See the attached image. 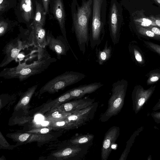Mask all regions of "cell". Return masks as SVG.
<instances>
[{"label": "cell", "mask_w": 160, "mask_h": 160, "mask_svg": "<svg viewBox=\"0 0 160 160\" xmlns=\"http://www.w3.org/2000/svg\"><path fill=\"white\" fill-rule=\"evenodd\" d=\"M93 0H82L79 6L73 0L72 13V30L75 33L79 49L84 54L89 43V23Z\"/></svg>", "instance_id": "obj_1"}, {"label": "cell", "mask_w": 160, "mask_h": 160, "mask_svg": "<svg viewBox=\"0 0 160 160\" xmlns=\"http://www.w3.org/2000/svg\"><path fill=\"white\" fill-rule=\"evenodd\" d=\"M38 59L29 64L20 63L17 66L6 68L3 71L2 76L7 78H17L23 81L30 77L41 73L45 71L56 59L52 58L45 48L38 49Z\"/></svg>", "instance_id": "obj_2"}, {"label": "cell", "mask_w": 160, "mask_h": 160, "mask_svg": "<svg viewBox=\"0 0 160 160\" xmlns=\"http://www.w3.org/2000/svg\"><path fill=\"white\" fill-rule=\"evenodd\" d=\"M128 85V81L123 79L112 84V94L108 102L107 108L100 118L102 122L108 121L120 112L124 104Z\"/></svg>", "instance_id": "obj_3"}, {"label": "cell", "mask_w": 160, "mask_h": 160, "mask_svg": "<svg viewBox=\"0 0 160 160\" xmlns=\"http://www.w3.org/2000/svg\"><path fill=\"white\" fill-rule=\"evenodd\" d=\"M85 77L82 73L73 71L66 72L46 83L40 88L39 93L40 94L45 92L54 93L79 82Z\"/></svg>", "instance_id": "obj_4"}, {"label": "cell", "mask_w": 160, "mask_h": 160, "mask_svg": "<svg viewBox=\"0 0 160 160\" xmlns=\"http://www.w3.org/2000/svg\"><path fill=\"white\" fill-rule=\"evenodd\" d=\"M104 0H93V11L89 42L92 49L97 47L104 35V25L102 21V8Z\"/></svg>", "instance_id": "obj_5"}, {"label": "cell", "mask_w": 160, "mask_h": 160, "mask_svg": "<svg viewBox=\"0 0 160 160\" xmlns=\"http://www.w3.org/2000/svg\"><path fill=\"white\" fill-rule=\"evenodd\" d=\"M156 88V85L152 86L145 89L141 85L135 86L131 95L132 109L137 114L142 108L143 106L150 98Z\"/></svg>", "instance_id": "obj_6"}, {"label": "cell", "mask_w": 160, "mask_h": 160, "mask_svg": "<svg viewBox=\"0 0 160 160\" xmlns=\"http://www.w3.org/2000/svg\"><path fill=\"white\" fill-rule=\"evenodd\" d=\"M46 46L56 54L58 59L61 58L62 56L67 55L69 48L72 50L63 36H59L55 38L48 31L46 33Z\"/></svg>", "instance_id": "obj_7"}, {"label": "cell", "mask_w": 160, "mask_h": 160, "mask_svg": "<svg viewBox=\"0 0 160 160\" xmlns=\"http://www.w3.org/2000/svg\"><path fill=\"white\" fill-rule=\"evenodd\" d=\"M118 6L116 2L111 5L109 15V28L110 36L113 44H118L119 41L121 18Z\"/></svg>", "instance_id": "obj_8"}, {"label": "cell", "mask_w": 160, "mask_h": 160, "mask_svg": "<svg viewBox=\"0 0 160 160\" xmlns=\"http://www.w3.org/2000/svg\"><path fill=\"white\" fill-rule=\"evenodd\" d=\"M119 127L113 126L105 133L101 148V159L107 160L112 150V146L116 142L120 134Z\"/></svg>", "instance_id": "obj_9"}, {"label": "cell", "mask_w": 160, "mask_h": 160, "mask_svg": "<svg viewBox=\"0 0 160 160\" xmlns=\"http://www.w3.org/2000/svg\"><path fill=\"white\" fill-rule=\"evenodd\" d=\"M49 8L50 12L58 22L62 36L69 43L65 27L66 14L63 0H51Z\"/></svg>", "instance_id": "obj_10"}, {"label": "cell", "mask_w": 160, "mask_h": 160, "mask_svg": "<svg viewBox=\"0 0 160 160\" xmlns=\"http://www.w3.org/2000/svg\"><path fill=\"white\" fill-rule=\"evenodd\" d=\"M32 30L30 39L36 47H46V32L44 27L38 24L31 25Z\"/></svg>", "instance_id": "obj_11"}, {"label": "cell", "mask_w": 160, "mask_h": 160, "mask_svg": "<svg viewBox=\"0 0 160 160\" xmlns=\"http://www.w3.org/2000/svg\"><path fill=\"white\" fill-rule=\"evenodd\" d=\"M25 46L22 42L19 40L8 44L5 51V58L0 64V67L6 66L15 60Z\"/></svg>", "instance_id": "obj_12"}, {"label": "cell", "mask_w": 160, "mask_h": 160, "mask_svg": "<svg viewBox=\"0 0 160 160\" xmlns=\"http://www.w3.org/2000/svg\"><path fill=\"white\" fill-rule=\"evenodd\" d=\"M94 101V100L90 99H81L65 103L57 108L64 112H76L87 108Z\"/></svg>", "instance_id": "obj_13"}, {"label": "cell", "mask_w": 160, "mask_h": 160, "mask_svg": "<svg viewBox=\"0 0 160 160\" xmlns=\"http://www.w3.org/2000/svg\"><path fill=\"white\" fill-rule=\"evenodd\" d=\"M103 85L100 82H94L80 85L70 89L69 91L72 98H79L86 94L94 92Z\"/></svg>", "instance_id": "obj_14"}, {"label": "cell", "mask_w": 160, "mask_h": 160, "mask_svg": "<svg viewBox=\"0 0 160 160\" xmlns=\"http://www.w3.org/2000/svg\"><path fill=\"white\" fill-rule=\"evenodd\" d=\"M20 8L24 20L27 22H32L34 14L32 0H21Z\"/></svg>", "instance_id": "obj_15"}, {"label": "cell", "mask_w": 160, "mask_h": 160, "mask_svg": "<svg viewBox=\"0 0 160 160\" xmlns=\"http://www.w3.org/2000/svg\"><path fill=\"white\" fill-rule=\"evenodd\" d=\"M72 99V98L68 91L54 100L45 104L40 110V112L44 113L51 111Z\"/></svg>", "instance_id": "obj_16"}, {"label": "cell", "mask_w": 160, "mask_h": 160, "mask_svg": "<svg viewBox=\"0 0 160 160\" xmlns=\"http://www.w3.org/2000/svg\"><path fill=\"white\" fill-rule=\"evenodd\" d=\"M35 11L31 25L38 24L44 27L47 15L44 12L42 4L38 0H35Z\"/></svg>", "instance_id": "obj_17"}, {"label": "cell", "mask_w": 160, "mask_h": 160, "mask_svg": "<svg viewBox=\"0 0 160 160\" xmlns=\"http://www.w3.org/2000/svg\"><path fill=\"white\" fill-rule=\"evenodd\" d=\"M112 48L111 46H108V42L106 41L104 48L102 50L96 48V54L97 62L100 65H102L111 57Z\"/></svg>", "instance_id": "obj_18"}, {"label": "cell", "mask_w": 160, "mask_h": 160, "mask_svg": "<svg viewBox=\"0 0 160 160\" xmlns=\"http://www.w3.org/2000/svg\"><path fill=\"white\" fill-rule=\"evenodd\" d=\"M143 129V127L141 126L135 131L127 142L125 148L122 152L119 159V160H126L130 151V149L132 145L134 140L137 136Z\"/></svg>", "instance_id": "obj_19"}, {"label": "cell", "mask_w": 160, "mask_h": 160, "mask_svg": "<svg viewBox=\"0 0 160 160\" xmlns=\"http://www.w3.org/2000/svg\"><path fill=\"white\" fill-rule=\"evenodd\" d=\"M135 26L138 32L140 35L146 37L160 41V36L156 35L145 27L137 25H136Z\"/></svg>", "instance_id": "obj_20"}, {"label": "cell", "mask_w": 160, "mask_h": 160, "mask_svg": "<svg viewBox=\"0 0 160 160\" xmlns=\"http://www.w3.org/2000/svg\"><path fill=\"white\" fill-rule=\"evenodd\" d=\"M78 151V149L68 148L55 153L53 155L58 158H67L71 156Z\"/></svg>", "instance_id": "obj_21"}, {"label": "cell", "mask_w": 160, "mask_h": 160, "mask_svg": "<svg viewBox=\"0 0 160 160\" xmlns=\"http://www.w3.org/2000/svg\"><path fill=\"white\" fill-rule=\"evenodd\" d=\"M160 78V71L158 69L151 71L148 76L146 83L148 85L154 84L158 81Z\"/></svg>", "instance_id": "obj_22"}, {"label": "cell", "mask_w": 160, "mask_h": 160, "mask_svg": "<svg viewBox=\"0 0 160 160\" xmlns=\"http://www.w3.org/2000/svg\"><path fill=\"white\" fill-rule=\"evenodd\" d=\"M136 25L142 27H146L151 26H157L156 24L150 18H139L134 20Z\"/></svg>", "instance_id": "obj_23"}, {"label": "cell", "mask_w": 160, "mask_h": 160, "mask_svg": "<svg viewBox=\"0 0 160 160\" xmlns=\"http://www.w3.org/2000/svg\"><path fill=\"white\" fill-rule=\"evenodd\" d=\"M94 135L89 134L78 137L73 140L72 143L76 144H82L88 142L92 140Z\"/></svg>", "instance_id": "obj_24"}, {"label": "cell", "mask_w": 160, "mask_h": 160, "mask_svg": "<svg viewBox=\"0 0 160 160\" xmlns=\"http://www.w3.org/2000/svg\"><path fill=\"white\" fill-rule=\"evenodd\" d=\"M143 42L149 48L160 55V46L150 42L143 41Z\"/></svg>", "instance_id": "obj_25"}, {"label": "cell", "mask_w": 160, "mask_h": 160, "mask_svg": "<svg viewBox=\"0 0 160 160\" xmlns=\"http://www.w3.org/2000/svg\"><path fill=\"white\" fill-rule=\"evenodd\" d=\"M133 52L136 61L139 64H142L144 62L142 54L138 49L134 48L133 49Z\"/></svg>", "instance_id": "obj_26"}, {"label": "cell", "mask_w": 160, "mask_h": 160, "mask_svg": "<svg viewBox=\"0 0 160 160\" xmlns=\"http://www.w3.org/2000/svg\"><path fill=\"white\" fill-rule=\"evenodd\" d=\"M10 0H0V14L9 8Z\"/></svg>", "instance_id": "obj_27"}, {"label": "cell", "mask_w": 160, "mask_h": 160, "mask_svg": "<svg viewBox=\"0 0 160 160\" xmlns=\"http://www.w3.org/2000/svg\"><path fill=\"white\" fill-rule=\"evenodd\" d=\"M8 27V23L4 21H0V36L5 33Z\"/></svg>", "instance_id": "obj_28"}, {"label": "cell", "mask_w": 160, "mask_h": 160, "mask_svg": "<svg viewBox=\"0 0 160 160\" xmlns=\"http://www.w3.org/2000/svg\"><path fill=\"white\" fill-rule=\"evenodd\" d=\"M51 0H42V5L44 12L46 15L50 13L49 6Z\"/></svg>", "instance_id": "obj_29"}, {"label": "cell", "mask_w": 160, "mask_h": 160, "mask_svg": "<svg viewBox=\"0 0 160 160\" xmlns=\"http://www.w3.org/2000/svg\"><path fill=\"white\" fill-rule=\"evenodd\" d=\"M54 112L51 114V118L54 119H58L61 118L64 116V112H60V110L59 109L58 111H55L54 109H53Z\"/></svg>", "instance_id": "obj_30"}, {"label": "cell", "mask_w": 160, "mask_h": 160, "mask_svg": "<svg viewBox=\"0 0 160 160\" xmlns=\"http://www.w3.org/2000/svg\"><path fill=\"white\" fill-rule=\"evenodd\" d=\"M145 28L150 30L156 35L160 36V30L159 28H158L156 27V26H151Z\"/></svg>", "instance_id": "obj_31"}, {"label": "cell", "mask_w": 160, "mask_h": 160, "mask_svg": "<svg viewBox=\"0 0 160 160\" xmlns=\"http://www.w3.org/2000/svg\"><path fill=\"white\" fill-rule=\"evenodd\" d=\"M151 116L153 118L155 122L159 123L160 122V112H155L151 113Z\"/></svg>", "instance_id": "obj_32"}, {"label": "cell", "mask_w": 160, "mask_h": 160, "mask_svg": "<svg viewBox=\"0 0 160 160\" xmlns=\"http://www.w3.org/2000/svg\"><path fill=\"white\" fill-rule=\"evenodd\" d=\"M150 19L154 22L156 26H158L159 28L160 27V20L159 18H155L152 16H150Z\"/></svg>", "instance_id": "obj_33"}, {"label": "cell", "mask_w": 160, "mask_h": 160, "mask_svg": "<svg viewBox=\"0 0 160 160\" xmlns=\"http://www.w3.org/2000/svg\"><path fill=\"white\" fill-rule=\"evenodd\" d=\"M30 135L28 133H23L19 136V139L20 141L24 142L27 140Z\"/></svg>", "instance_id": "obj_34"}, {"label": "cell", "mask_w": 160, "mask_h": 160, "mask_svg": "<svg viewBox=\"0 0 160 160\" xmlns=\"http://www.w3.org/2000/svg\"><path fill=\"white\" fill-rule=\"evenodd\" d=\"M49 131V130L46 128H44L41 129L40 130V133L42 134H45L48 133Z\"/></svg>", "instance_id": "obj_35"}, {"label": "cell", "mask_w": 160, "mask_h": 160, "mask_svg": "<svg viewBox=\"0 0 160 160\" xmlns=\"http://www.w3.org/2000/svg\"><path fill=\"white\" fill-rule=\"evenodd\" d=\"M160 109V100H159L158 102L156 104V105L153 107L152 109L153 110H157Z\"/></svg>", "instance_id": "obj_36"}, {"label": "cell", "mask_w": 160, "mask_h": 160, "mask_svg": "<svg viewBox=\"0 0 160 160\" xmlns=\"http://www.w3.org/2000/svg\"><path fill=\"white\" fill-rule=\"evenodd\" d=\"M66 123V122L64 121H60L56 123V125L58 126H64Z\"/></svg>", "instance_id": "obj_37"}, {"label": "cell", "mask_w": 160, "mask_h": 160, "mask_svg": "<svg viewBox=\"0 0 160 160\" xmlns=\"http://www.w3.org/2000/svg\"><path fill=\"white\" fill-rule=\"evenodd\" d=\"M35 119L36 121L40 122L42 120V117L40 115H38L35 116Z\"/></svg>", "instance_id": "obj_38"}, {"label": "cell", "mask_w": 160, "mask_h": 160, "mask_svg": "<svg viewBox=\"0 0 160 160\" xmlns=\"http://www.w3.org/2000/svg\"><path fill=\"white\" fill-rule=\"evenodd\" d=\"M49 122L48 121H44L42 123V125L46 126L48 124Z\"/></svg>", "instance_id": "obj_39"}, {"label": "cell", "mask_w": 160, "mask_h": 160, "mask_svg": "<svg viewBox=\"0 0 160 160\" xmlns=\"http://www.w3.org/2000/svg\"><path fill=\"white\" fill-rule=\"evenodd\" d=\"M154 0L157 3L159 4V5L160 4V0Z\"/></svg>", "instance_id": "obj_40"}]
</instances>
